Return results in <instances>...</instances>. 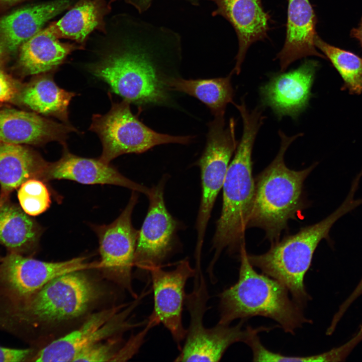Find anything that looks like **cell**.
<instances>
[{
  "label": "cell",
  "mask_w": 362,
  "mask_h": 362,
  "mask_svg": "<svg viewBox=\"0 0 362 362\" xmlns=\"http://www.w3.org/2000/svg\"><path fill=\"white\" fill-rule=\"evenodd\" d=\"M1 258L0 257V260H1Z\"/></svg>",
  "instance_id": "cell-38"
},
{
  "label": "cell",
  "mask_w": 362,
  "mask_h": 362,
  "mask_svg": "<svg viewBox=\"0 0 362 362\" xmlns=\"http://www.w3.org/2000/svg\"><path fill=\"white\" fill-rule=\"evenodd\" d=\"M288 2L285 41L276 58L279 60L281 72L296 60L308 56L326 59L315 45L317 18L310 1Z\"/></svg>",
  "instance_id": "cell-19"
},
{
  "label": "cell",
  "mask_w": 362,
  "mask_h": 362,
  "mask_svg": "<svg viewBox=\"0 0 362 362\" xmlns=\"http://www.w3.org/2000/svg\"><path fill=\"white\" fill-rule=\"evenodd\" d=\"M99 267L85 257L48 262L9 252L0 260V305L23 301L59 276Z\"/></svg>",
  "instance_id": "cell-10"
},
{
  "label": "cell",
  "mask_w": 362,
  "mask_h": 362,
  "mask_svg": "<svg viewBox=\"0 0 362 362\" xmlns=\"http://www.w3.org/2000/svg\"><path fill=\"white\" fill-rule=\"evenodd\" d=\"M81 272L59 276L23 301L0 305V329L19 335L27 328L81 316L98 295L96 287Z\"/></svg>",
  "instance_id": "cell-6"
},
{
  "label": "cell",
  "mask_w": 362,
  "mask_h": 362,
  "mask_svg": "<svg viewBox=\"0 0 362 362\" xmlns=\"http://www.w3.org/2000/svg\"><path fill=\"white\" fill-rule=\"evenodd\" d=\"M236 108L242 119L243 133L222 187V211L212 240L214 255L207 269L210 274H213L214 266L224 249L230 254H239L245 243V231L254 199L252 152L265 116L260 106L249 111L242 102Z\"/></svg>",
  "instance_id": "cell-2"
},
{
  "label": "cell",
  "mask_w": 362,
  "mask_h": 362,
  "mask_svg": "<svg viewBox=\"0 0 362 362\" xmlns=\"http://www.w3.org/2000/svg\"><path fill=\"white\" fill-rule=\"evenodd\" d=\"M240 266L237 282L219 295L218 323L229 325L256 316L276 321L287 333L311 321L304 316L303 307L289 296L287 288L278 281L257 273L247 257L244 243L239 253Z\"/></svg>",
  "instance_id": "cell-3"
},
{
  "label": "cell",
  "mask_w": 362,
  "mask_h": 362,
  "mask_svg": "<svg viewBox=\"0 0 362 362\" xmlns=\"http://www.w3.org/2000/svg\"><path fill=\"white\" fill-rule=\"evenodd\" d=\"M319 66L318 61L306 59L296 69L273 74L259 88L261 106L269 107L279 120L297 119L309 106Z\"/></svg>",
  "instance_id": "cell-14"
},
{
  "label": "cell",
  "mask_w": 362,
  "mask_h": 362,
  "mask_svg": "<svg viewBox=\"0 0 362 362\" xmlns=\"http://www.w3.org/2000/svg\"><path fill=\"white\" fill-rule=\"evenodd\" d=\"M68 179L82 184H108L127 188L147 196L149 188L136 183L100 159L74 155L65 149L59 160L49 162L42 181Z\"/></svg>",
  "instance_id": "cell-18"
},
{
  "label": "cell",
  "mask_w": 362,
  "mask_h": 362,
  "mask_svg": "<svg viewBox=\"0 0 362 362\" xmlns=\"http://www.w3.org/2000/svg\"><path fill=\"white\" fill-rule=\"evenodd\" d=\"M116 46L88 65L90 71L130 103L165 105L169 101L164 68L181 56L179 35L164 27L132 22Z\"/></svg>",
  "instance_id": "cell-1"
},
{
  "label": "cell",
  "mask_w": 362,
  "mask_h": 362,
  "mask_svg": "<svg viewBox=\"0 0 362 362\" xmlns=\"http://www.w3.org/2000/svg\"><path fill=\"white\" fill-rule=\"evenodd\" d=\"M149 273L154 297L153 310L149 318L157 324L161 323L179 347L187 332L182 322L185 288L187 280L194 277L195 269L185 259L179 262L174 269L164 270L157 266L151 267Z\"/></svg>",
  "instance_id": "cell-15"
},
{
  "label": "cell",
  "mask_w": 362,
  "mask_h": 362,
  "mask_svg": "<svg viewBox=\"0 0 362 362\" xmlns=\"http://www.w3.org/2000/svg\"><path fill=\"white\" fill-rule=\"evenodd\" d=\"M280 150L273 161L255 178L252 208L246 228L258 227L271 243L280 240L290 220L296 219L307 204L304 183L316 163L300 170L289 168L284 155L291 143L303 134L288 136L279 131Z\"/></svg>",
  "instance_id": "cell-4"
},
{
  "label": "cell",
  "mask_w": 362,
  "mask_h": 362,
  "mask_svg": "<svg viewBox=\"0 0 362 362\" xmlns=\"http://www.w3.org/2000/svg\"><path fill=\"white\" fill-rule=\"evenodd\" d=\"M17 195L21 208L31 216L43 213L51 203L48 188L43 181L38 179H30L23 183Z\"/></svg>",
  "instance_id": "cell-28"
},
{
  "label": "cell",
  "mask_w": 362,
  "mask_h": 362,
  "mask_svg": "<svg viewBox=\"0 0 362 362\" xmlns=\"http://www.w3.org/2000/svg\"><path fill=\"white\" fill-rule=\"evenodd\" d=\"M138 300L121 312L122 305L92 315L77 329L34 353L28 361H74L81 352L121 330L136 326L127 321Z\"/></svg>",
  "instance_id": "cell-11"
},
{
  "label": "cell",
  "mask_w": 362,
  "mask_h": 362,
  "mask_svg": "<svg viewBox=\"0 0 362 362\" xmlns=\"http://www.w3.org/2000/svg\"><path fill=\"white\" fill-rule=\"evenodd\" d=\"M7 51V50L5 45L0 39V65L4 60Z\"/></svg>",
  "instance_id": "cell-34"
},
{
  "label": "cell",
  "mask_w": 362,
  "mask_h": 362,
  "mask_svg": "<svg viewBox=\"0 0 362 362\" xmlns=\"http://www.w3.org/2000/svg\"><path fill=\"white\" fill-rule=\"evenodd\" d=\"M102 342V341H101ZM98 342L81 352L74 361H114L116 352L113 342Z\"/></svg>",
  "instance_id": "cell-29"
},
{
  "label": "cell",
  "mask_w": 362,
  "mask_h": 362,
  "mask_svg": "<svg viewBox=\"0 0 362 362\" xmlns=\"http://www.w3.org/2000/svg\"><path fill=\"white\" fill-rule=\"evenodd\" d=\"M235 126L234 118L226 125L224 115L215 117L209 124L205 148L197 162L201 170L202 196L196 225V254H202L211 212L239 142L236 138Z\"/></svg>",
  "instance_id": "cell-9"
},
{
  "label": "cell",
  "mask_w": 362,
  "mask_h": 362,
  "mask_svg": "<svg viewBox=\"0 0 362 362\" xmlns=\"http://www.w3.org/2000/svg\"><path fill=\"white\" fill-rule=\"evenodd\" d=\"M30 216L8 199L0 201V243L10 252L24 255L36 246L41 230Z\"/></svg>",
  "instance_id": "cell-25"
},
{
  "label": "cell",
  "mask_w": 362,
  "mask_h": 362,
  "mask_svg": "<svg viewBox=\"0 0 362 362\" xmlns=\"http://www.w3.org/2000/svg\"><path fill=\"white\" fill-rule=\"evenodd\" d=\"M49 164L28 147L0 141V201L28 179L42 180Z\"/></svg>",
  "instance_id": "cell-21"
},
{
  "label": "cell",
  "mask_w": 362,
  "mask_h": 362,
  "mask_svg": "<svg viewBox=\"0 0 362 362\" xmlns=\"http://www.w3.org/2000/svg\"><path fill=\"white\" fill-rule=\"evenodd\" d=\"M110 11L106 0H78L60 20L47 28L56 38L68 39L84 46L93 31L106 32L105 17Z\"/></svg>",
  "instance_id": "cell-23"
},
{
  "label": "cell",
  "mask_w": 362,
  "mask_h": 362,
  "mask_svg": "<svg viewBox=\"0 0 362 362\" xmlns=\"http://www.w3.org/2000/svg\"><path fill=\"white\" fill-rule=\"evenodd\" d=\"M130 103L124 100L113 103L108 113L94 115L89 130L99 136L103 152L99 158L109 164L116 157L126 153H141L167 143H189L192 136H173L157 132L134 115Z\"/></svg>",
  "instance_id": "cell-8"
},
{
  "label": "cell",
  "mask_w": 362,
  "mask_h": 362,
  "mask_svg": "<svg viewBox=\"0 0 362 362\" xmlns=\"http://www.w3.org/2000/svg\"><path fill=\"white\" fill-rule=\"evenodd\" d=\"M209 298L203 275L196 276L193 290L186 294L185 300L190 315V323L185 344L175 361H218L232 344L246 343L252 335L267 330V327L264 326L256 328L247 326L243 329V320L234 326L218 323L211 328L205 327L203 320Z\"/></svg>",
  "instance_id": "cell-7"
},
{
  "label": "cell",
  "mask_w": 362,
  "mask_h": 362,
  "mask_svg": "<svg viewBox=\"0 0 362 362\" xmlns=\"http://www.w3.org/2000/svg\"><path fill=\"white\" fill-rule=\"evenodd\" d=\"M76 94L60 88L48 74L21 84L16 101L36 113L51 116L68 123V108Z\"/></svg>",
  "instance_id": "cell-24"
},
{
  "label": "cell",
  "mask_w": 362,
  "mask_h": 362,
  "mask_svg": "<svg viewBox=\"0 0 362 362\" xmlns=\"http://www.w3.org/2000/svg\"><path fill=\"white\" fill-rule=\"evenodd\" d=\"M230 73L226 77L186 79L169 77L166 85L169 91H177L194 97L205 104L215 117L224 115L227 105L233 104L234 90Z\"/></svg>",
  "instance_id": "cell-26"
},
{
  "label": "cell",
  "mask_w": 362,
  "mask_h": 362,
  "mask_svg": "<svg viewBox=\"0 0 362 362\" xmlns=\"http://www.w3.org/2000/svg\"><path fill=\"white\" fill-rule=\"evenodd\" d=\"M2 1H4L5 2H9V3H13V2H17L18 1H21L22 0H1Z\"/></svg>",
  "instance_id": "cell-36"
},
{
  "label": "cell",
  "mask_w": 362,
  "mask_h": 362,
  "mask_svg": "<svg viewBox=\"0 0 362 362\" xmlns=\"http://www.w3.org/2000/svg\"><path fill=\"white\" fill-rule=\"evenodd\" d=\"M21 86L0 67V103L16 101Z\"/></svg>",
  "instance_id": "cell-30"
},
{
  "label": "cell",
  "mask_w": 362,
  "mask_h": 362,
  "mask_svg": "<svg viewBox=\"0 0 362 362\" xmlns=\"http://www.w3.org/2000/svg\"><path fill=\"white\" fill-rule=\"evenodd\" d=\"M355 290L358 294L362 295V279L355 288Z\"/></svg>",
  "instance_id": "cell-35"
},
{
  "label": "cell",
  "mask_w": 362,
  "mask_h": 362,
  "mask_svg": "<svg viewBox=\"0 0 362 362\" xmlns=\"http://www.w3.org/2000/svg\"><path fill=\"white\" fill-rule=\"evenodd\" d=\"M136 192L133 191L127 206L114 221L94 228L99 240L100 269L133 296L136 295L131 287V270L139 231L132 224L131 215L138 201Z\"/></svg>",
  "instance_id": "cell-12"
},
{
  "label": "cell",
  "mask_w": 362,
  "mask_h": 362,
  "mask_svg": "<svg viewBox=\"0 0 362 362\" xmlns=\"http://www.w3.org/2000/svg\"><path fill=\"white\" fill-rule=\"evenodd\" d=\"M350 36L356 39L359 42L362 49V17L358 26L351 30Z\"/></svg>",
  "instance_id": "cell-33"
},
{
  "label": "cell",
  "mask_w": 362,
  "mask_h": 362,
  "mask_svg": "<svg viewBox=\"0 0 362 362\" xmlns=\"http://www.w3.org/2000/svg\"><path fill=\"white\" fill-rule=\"evenodd\" d=\"M315 45L328 59L342 77L343 87L349 93H362V57L346 50L329 44L318 35Z\"/></svg>",
  "instance_id": "cell-27"
},
{
  "label": "cell",
  "mask_w": 362,
  "mask_h": 362,
  "mask_svg": "<svg viewBox=\"0 0 362 362\" xmlns=\"http://www.w3.org/2000/svg\"><path fill=\"white\" fill-rule=\"evenodd\" d=\"M77 132L69 124L59 123L37 113L0 108V141L15 144L43 145L58 141L62 145L68 133Z\"/></svg>",
  "instance_id": "cell-17"
},
{
  "label": "cell",
  "mask_w": 362,
  "mask_h": 362,
  "mask_svg": "<svg viewBox=\"0 0 362 362\" xmlns=\"http://www.w3.org/2000/svg\"><path fill=\"white\" fill-rule=\"evenodd\" d=\"M34 353L31 348L17 349L0 346V362L28 361Z\"/></svg>",
  "instance_id": "cell-31"
},
{
  "label": "cell",
  "mask_w": 362,
  "mask_h": 362,
  "mask_svg": "<svg viewBox=\"0 0 362 362\" xmlns=\"http://www.w3.org/2000/svg\"><path fill=\"white\" fill-rule=\"evenodd\" d=\"M358 186L357 182H353L342 203L322 220L272 243L264 253L247 254L253 266L284 285L292 298L303 307L311 299L304 279L310 267L314 253L322 239L329 238V231L336 221L362 205V198H354Z\"/></svg>",
  "instance_id": "cell-5"
},
{
  "label": "cell",
  "mask_w": 362,
  "mask_h": 362,
  "mask_svg": "<svg viewBox=\"0 0 362 362\" xmlns=\"http://www.w3.org/2000/svg\"><path fill=\"white\" fill-rule=\"evenodd\" d=\"M166 179L165 176L157 185L149 188L147 196L148 209L139 231L134 260V265L144 272L161 266L174 246L178 223L165 204L163 195Z\"/></svg>",
  "instance_id": "cell-13"
},
{
  "label": "cell",
  "mask_w": 362,
  "mask_h": 362,
  "mask_svg": "<svg viewBox=\"0 0 362 362\" xmlns=\"http://www.w3.org/2000/svg\"><path fill=\"white\" fill-rule=\"evenodd\" d=\"M194 6L199 5L203 0H185ZM211 1V0H209ZM129 4L134 6L140 13L146 11L150 7L153 0H126Z\"/></svg>",
  "instance_id": "cell-32"
},
{
  "label": "cell",
  "mask_w": 362,
  "mask_h": 362,
  "mask_svg": "<svg viewBox=\"0 0 362 362\" xmlns=\"http://www.w3.org/2000/svg\"><path fill=\"white\" fill-rule=\"evenodd\" d=\"M116 1H118V0H110V2H109V4L110 5H111V4L112 3H113V2H114Z\"/></svg>",
  "instance_id": "cell-37"
},
{
  "label": "cell",
  "mask_w": 362,
  "mask_h": 362,
  "mask_svg": "<svg viewBox=\"0 0 362 362\" xmlns=\"http://www.w3.org/2000/svg\"><path fill=\"white\" fill-rule=\"evenodd\" d=\"M216 6L213 17L221 16L232 26L238 41L235 65L231 72L238 75L247 51L254 42L268 38L270 16L262 0H211Z\"/></svg>",
  "instance_id": "cell-16"
},
{
  "label": "cell",
  "mask_w": 362,
  "mask_h": 362,
  "mask_svg": "<svg viewBox=\"0 0 362 362\" xmlns=\"http://www.w3.org/2000/svg\"><path fill=\"white\" fill-rule=\"evenodd\" d=\"M84 48L76 43H62L46 27L22 44L17 66L23 75H37L52 70L72 52Z\"/></svg>",
  "instance_id": "cell-22"
},
{
  "label": "cell",
  "mask_w": 362,
  "mask_h": 362,
  "mask_svg": "<svg viewBox=\"0 0 362 362\" xmlns=\"http://www.w3.org/2000/svg\"><path fill=\"white\" fill-rule=\"evenodd\" d=\"M73 0H54L17 10L0 19V39L7 51H16L49 20L69 8Z\"/></svg>",
  "instance_id": "cell-20"
}]
</instances>
